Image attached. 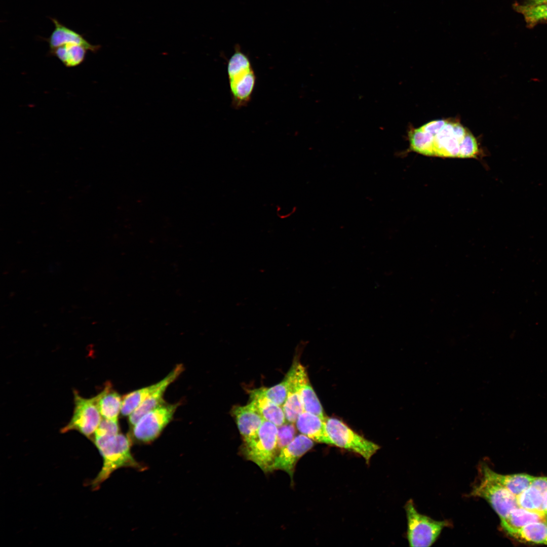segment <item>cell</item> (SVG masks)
I'll use <instances>...</instances> for the list:
<instances>
[{
    "label": "cell",
    "mask_w": 547,
    "mask_h": 547,
    "mask_svg": "<svg viewBox=\"0 0 547 547\" xmlns=\"http://www.w3.org/2000/svg\"><path fill=\"white\" fill-rule=\"evenodd\" d=\"M179 403L165 402L144 414L132 426L131 437L142 443H149L157 439L172 420Z\"/></svg>",
    "instance_id": "8"
},
{
    "label": "cell",
    "mask_w": 547,
    "mask_h": 547,
    "mask_svg": "<svg viewBox=\"0 0 547 547\" xmlns=\"http://www.w3.org/2000/svg\"><path fill=\"white\" fill-rule=\"evenodd\" d=\"M96 398L101 416L104 418L118 420L121 411L123 397L112 388L109 382L106 383L103 390L96 396Z\"/></svg>",
    "instance_id": "18"
},
{
    "label": "cell",
    "mask_w": 547,
    "mask_h": 547,
    "mask_svg": "<svg viewBox=\"0 0 547 547\" xmlns=\"http://www.w3.org/2000/svg\"><path fill=\"white\" fill-rule=\"evenodd\" d=\"M103 458L101 470L91 482L93 490H98L115 470L124 467L142 470L141 465L133 457L131 448V436L122 433L102 437H94L92 441Z\"/></svg>",
    "instance_id": "2"
},
{
    "label": "cell",
    "mask_w": 547,
    "mask_h": 547,
    "mask_svg": "<svg viewBox=\"0 0 547 547\" xmlns=\"http://www.w3.org/2000/svg\"><path fill=\"white\" fill-rule=\"evenodd\" d=\"M161 381L142 388L135 390L122 398L121 413L129 416L152 393L160 386Z\"/></svg>",
    "instance_id": "23"
},
{
    "label": "cell",
    "mask_w": 547,
    "mask_h": 547,
    "mask_svg": "<svg viewBox=\"0 0 547 547\" xmlns=\"http://www.w3.org/2000/svg\"><path fill=\"white\" fill-rule=\"evenodd\" d=\"M250 395L249 404L264 420L272 422L277 426L287 422L282 407L267 398L259 388L251 390Z\"/></svg>",
    "instance_id": "17"
},
{
    "label": "cell",
    "mask_w": 547,
    "mask_h": 547,
    "mask_svg": "<svg viewBox=\"0 0 547 547\" xmlns=\"http://www.w3.org/2000/svg\"><path fill=\"white\" fill-rule=\"evenodd\" d=\"M74 403L72 416L69 422L61 429L60 432L65 433L75 430L92 441L101 420L96 396L90 399L85 398L74 390Z\"/></svg>",
    "instance_id": "9"
},
{
    "label": "cell",
    "mask_w": 547,
    "mask_h": 547,
    "mask_svg": "<svg viewBox=\"0 0 547 547\" xmlns=\"http://www.w3.org/2000/svg\"><path fill=\"white\" fill-rule=\"evenodd\" d=\"M546 520H547V515L546 516Z\"/></svg>",
    "instance_id": "33"
},
{
    "label": "cell",
    "mask_w": 547,
    "mask_h": 547,
    "mask_svg": "<svg viewBox=\"0 0 547 547\" xmlns=\"http://www.w3.org/2000/svg\"><path fill=\"white\" fill-rule=\"evenodd\" d=\"M278 426L264 420L257 436L243 448L244 456L255 463L264 472H268L278 451Z\"/></svg>",
    "instance_id": "5"
},
{
    "label": "cell",
    "mask_w": 547,
    "mask_h": 547,
    "mask_svg": "<svg viewBox=\"0 0 547 547\" xmlns=\"http://www.w3.org/2000/svg\"><path fill=\"white\" fill-rule=\"evenodd\" d=\"M299 381V389L303 410L316 414L325 419L322 404L314 391L304 367L295 361Z\"/></svg>",
    "instance_id": "16"
},
{
    "label": "cell",
    "mask_w": 547,
    "mask_h": 547,
    "mask_svg": "<svg viewBox=\"0 0 547 547\" xmlns=\"http://www.w3.org/2000/svg\"><path fill=\"white\" fill-rule=\"evenodd\" d=\"M184 370L183 365H177L162 380L158 388L152 393L129 416V422L134 425L144 414L165 402L163 396L168 387Z\"/></svg>",
    "instance_id": "11"
},
{
    "label": "cell",
    "mask_w": 547,
    "mask_h": 547,
    "mask_svg": "<svg viewBox=\"0 0 547 547\" xmlns=\"http://www.w3.org/2000/svg\"><path fill=\"white\" fill-rule=\"evenodd\" d=\"M481 466L491 478L503 486L516 497L528 487L535 477L523 473L501 475L492 471L486 464L482 463Z\"/></svg>",
    "instance_id": "19"
},
{
    "label": "cell",
    "mask_w": 547,
    "mask_h": 547,
    "mask_svg": "<svg viewBox=\"0 0 547 547\" xmlns=\"http://www.w3.org/2000/svg\"><path fill=\"white\" fill-rule=\"evenodd\" d=\"M227 75L232 105L239 108L251 100L256 84V75L249 57L235 46L227 62Z\"/></svg>",
    "instance_id": "3"
},
{
    "label": "cell",
    "mask_w": 547,
    "mask_h": 547,
    "mask_svg": "<svg viewBox=\"0 0 547 547\" xmlns=\"http://www.w3.org/2000/svg\"><path fill=\"white\" fill-rule=\"evenodd\" d=\"M405 511L407 519V538L410 546H430L437 540L443 529L450 524L447 520H435L419 513L412 499L406 503Z\"/></svg>",
    "instance_id": "4"
},
{
    "label": "cell",
    "mask_w": 547,
    "mask_h": 547,
    "mask_svg": "<svg viewBox=\"0 0 547 547\" xmlns=\"http://www.w3.org/2000/svg\"><path fill=\"white\" fill-rule=\"evenodd\" d=\"M545 523H546V525H547V520H546V521H545ZM544 544H545V545H547V536H546V539H545V543H544Z\"/></svg>",
    "instance_id": "32"
},
{
    "label": "cell",
    "mask_w": 547,
    "mask_h": 547,
    "mask_svg": "<svg viewBox=\"0 0 547 547\" xmlns=\"http://www.w3.org/2000/svg\"><path fill=\"white\" fill-rule=\"evenodd\" d=\"M544 513L546 515H547V504L546 505V506H545V510H544Z\"/></svg>",
    "instance_id": "31"
},
{
    "label": "cell",
    "mask_w": 547,
    "mask_h": 547,
    "mask_svg": "<svg viewBox=\"0 0 547 547\" xmlns=\"http://www.w3.org/2000/svg\"><path fill=\"white\" fill-rule=\"evenodd\" d=\"M259 388L267 398L277 405L283 406L288 394L287 381L285 377L282 382L272 387Z\"/></svg>",
    "instance_id": "26"
},
{
    "label": "cell",
    "mask_w": 547,
    "mask_h": 547,
    "mask_svg": "<svg viewBox=\"0 0 547 547\" xmlns=\"http://www.w3.org/2000/svg\"><path fill=\"white\" fill-rule=\"evenodd\" d=\"M297 428L295 423L287 422L278 426V451L287 446L295 437Z\"/></svg>",
    "instance_id": "27"
},
{
    "label": "cell",
    "mask_w": 547,
    "mask_h": 547,
    "mask_svg": "<svg viewBox=\"0 0 547 547\" xmlns=\"http://www.w3.org/2000/svg\"><path fill=\"white\" fill-rule=\"evenodd\" d=\"M314 445V442L303 434L295 436L287 446L278 453L269 472L282 470L289 475L292 483L295 465L299 459Z\"/></svg>",
    "instance_id": "10"
},
{
    "label": "cell",
    "mask_w": 547,
    "mask_h": 547,
    "mask_svg": "<svg viewBox=\"0 0 547 547\" xmlns=\"http://www.w3.org/2000/svg\"><path fill=\"white\" fill-rule=\"evenodd\" d=\"M87 51L81 45L66 44L50 50L49 54L56 57L66 67H73L84 61Z\"/></svg>",
    "instance_id": "22"
},
{
    "label": "cell",
    "mask_w": 547,
    "mask_h": 547,
    "mask_svg": "<svg viewBox=\"0 0 547 547\" xmlns=\"http://www.w3.org/2000/svg\"><path fill=\"white\" fill-rule=\"evenodd\" d=\"M119 433H120V426L118 420L103 418V419H101L99 426L96 429L93 438L94 437L111 436L117 435Z\"/></svg>",
    "instance_id": "28"
},
{
    "label": "cell",
    "mask_w": 547,
    "mask_h": 547,
    "mask_svg": "<svg viewBox=\"0 0 547 547\" xmlns=\"http://www.w3.org/2000/svg\"><path fill=\"white\" fill-rule=\"evenodd\" d=\"M325 419L316 414L304 411L298 415L295 423L297 429L301 434L314 442L333 445Z\"/></svg>",
    "instance_id": "14"
},
{
    "label": "cell",
    "mask_w": 547,
    "mask_h": 547,
    "mask_svg": "<svg viewBox=\"0 0 547 547\" xmlns=\"http://www.w3.org/2000/svg\"><path fill=\"white\" fill-rule=\"evenodd\" d=\"M513 8L523 15L528 27L532 28L539 23L547 22V3L534 6L515 4Z\"/></svg>",
    "instance_id": "25"
},
{
    "label": "cell",
    "mask_w": 547,
    "mask_h": 547,
    "mask_svg": "<svg viewBox=\"0 0 547 547\" xmlns=\"http://www.w3.org/2000/svg\"><path fill=\"white\" fill-rule=\"evenodd\" d=\"M479 480L473 487L471 496L485 499L499 516L505 518L518 506L516 497L500 483L491 478L480 465Z\"/></svg>",
    "instance_id": "7"
},
{
    "label": "cell",
    "mask_w": 547,
    "mask_h": 547,
    "mask_svg": "<svg viewBox=\"0 0 547 547\" xmlns=\"http://www.w3.org/2000/svg\"><path fill=\"white\" fill-rule=\"evenodd\" d=\"M409 149L428 156L471 158L479 153L477 140L459 122H429L408 133Z\"/></svg>",
    "instance_id": "1"
},
{
    "label": "cell",
    "mask_w": 547,
    "mask_h": 547,
    "mask_svg": "<svg viewBox=\"0 0 547 547\" xmlns=\"http://www.w3.org/2000/svg\"><path fill=\"white\" fill-rule=\"evenodd\" d=\"M531 485L536 487L543 495L545 508L547 504V477H535Z\"/></svg>",
    "instance_id": "29"
},
{
    "label": "cell",
    "mask_w": 547,
    "mask_h": 547,
    "mask_svg": "<svg viewBox=\"0 0 547 547\" xmlns=\"http://www.w3.org/2000/svg\"><path fill=\"white\" fill-rule=\"evenodd\" d=\"M506 533L522 542L544 544L547 536V525L545 522H533Z\"/></svg>",
    "instance_id": "21"
},
{
    "label": "cell",
    "mask_w": 547,
    "mask_h": 547,
    "mask_svg": "<svg viewBox=\"0 0 547 547\" xmlns=\"http://www.w3.org/2000/svg\"><path fill=\"white\" fill-rule=\"evenodd\" d=\"M516 500L518 506L544 513V497L541 492L531 484L516 496Z\"/></svg>",
    "instance_id": "24"
},
{
    "label": "cell",
    "mask_w": 547,
    "mask_h": 547,
    "mask_svg": "<svg viewBox=\"0 0 547 547\" xmlns=\"http://www.w3.org/2000/svg\"><path fill=\"white\" fill-rule=\"evenodd\" d=\"M546 516L542 512L518 506L513 509L505 518L500 520V524L504 530L507 532L533 522H545Z\"/></svg>",
    "instance_id": "20"
},
{
    "label": "cell",
    "mask_w": 547,
    "mask_h": 547,
    "mask_svg": "<svg viewBox=\"0 0 547 547\" xmlns=\"http://www.w3.org/2000/svg\"><path fill=\"white\" fill-rule=\"evenodd\" d=\"M547 3V0H526L523 3L526 6H534Z\"/></svg>",
    "instance_id": "30"
},
{
    "label": "cell",
    "mask_w": 547,
    "mask_h": 547,
    "mask_svg": "<svg viewBox=\"0 0 547 547\" xmlns=\"http://www.w3.org/2000/svg\"><path fill=\"white\" fill-rule=\"evenodd\" d=\"M325 420L332 445L360 455L367 463L380 449L378 445L358 434L341 420L334 417H326Z\"/></svg>",
    "instance_id": "6"
},
{
    "label": "cell",
    "mask_w": 547,
    "mask_h": 547,
    "mask_svg": "<svg viewBox=\"0 0 547 547\" xmlns=\"http://www.w3.org/2000/svg\"><path fill=\"white\" fill-rule=\"evenodd\" d=\"M50 19L54 24V29L49 37L44 38L48 42L50 50L66 44L81 45L95 53L100 49V45L90 43L84 35L63 25L57 19L53 18Z\"/></svg>",
    "instance_id": "13"
},
{
    "label": "cell",
    "mask_w": 547,
    "mask_h": 547,
    "mask_svg": "<svg viewBox=\"0 0 547 547\" xmlns=\"http://www.w3.org/2000/svg\"><path fill=\"white\" fill-rule=\"evenodd\" d=\"M287 381L288 394L282 406L287 422L295 423L298 415L304 411L299 389V381L295 362L285 377Z\"/></svg>",
    "instance_id": "15"
},
{
    "label": "cell",
    "mask_w": 547,
    "mask_h": 547,
    "mask_svg": "<svg viewBox=\"0 0 547 547\" xmlns=\"http://www.w3.org/2000/svg\"><path fill=\"white\" fill-rule=\"evenodd\" d=\"M232 413L244 443L249 442L257 436L264 419L249 403L234 406Z\"/></svg>",
    "instance_id": "12"
}]
</instances>
